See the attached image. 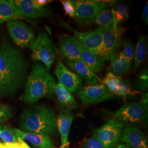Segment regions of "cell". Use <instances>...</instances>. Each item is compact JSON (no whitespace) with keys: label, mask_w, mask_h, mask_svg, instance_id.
Returning a JSON list of instances; mask_svg holds the SVG:
<instances>
[{"label":"cell","mask_w":148,"mask_h":148,"mask_svg":"<svg viewBox=\"0 0 148 148\" xmlns=\"http://www.w3.org/2000/svg\"><path fill=\"white\" fill-rule=\"evenodd\" d=\"M81 148H104V147L99 140L92 136L85 141Z\"/></svg>","instance_id":"33"},{"label":"cell","mask_w":148,"mask_h":148,"mask_svg":"<svg viewBox=\"0 0 148 148\" xmlns=\"http://www.w3.org/2000/svg\"><path fill=\"white\" fill-rule=\"evenodd\" d=\"M142 101V103L145 104H148V93H147L143 95L142 98V101Z\"/></svg>","instance_id":"38"},{"label":"cell","mask_w":148,"mask_h":148,"mask_svg":"<svg viewBox=\"0 0 148 148\" xmlns=\"http://www.w3.org/2000/svg\"><path fill=\"white\" fill-rule=\"evenodd\" d=\"M125 28L115 22L109 27H106L103 33L102 43L98 56L104 62L110 60L119 51L121 46V38Z\"/></svg>","instance_id":"7"},{"label":"cell","mask_w":148,"mask_h":148,"mask_svg":"<svg viewBox=\"0 0 148 148\" xmlns=\"http://www.w3.org/2000/svg\"><path fill=\"white\" fill-rule=\"evenodd\" d=\"M62 27L72 32L75 38L81 45L90 53L98 56L101 50L103 33L106 27H99L92 31L81 32L77 31L69 25L68 24L62 21Z\"/></svg>","instance_id":"8"},{"label":"cell","mask_w":148,"mask_h":148,"mask_svg":"<svg viewBox=\"0 0 148 148\" xmlns=\"http://www.w3.org/2000/svg\"><path fill=\"white\" fill-rule=\"evenodd\" d=\"M121 45L122 49L121 51L118 52L119 56L128 62L133 63L136 52V45L127 38L122 40Z\"/></svg>","instance_id":"26"},{"label":"cell","mask_w":148,"mask_h":148,"mask_svg":"<svg viewBox=\"0 0 148 148\" xmlns=\"http://www.w3.org/2000/svg\"><path fill=\"white\" fill-rule=\"evenodd\" d=\"M54 94L59 108L62 112H70L79 108V104L73 95L60 84H56Z\"/></svg>","instance_id":"16"},{"label":"cell","mask_w":148,"mask_h":148,"mask_svg":"<svg viewBox=\"0 0 148 148\" xmlns=\"http://www.w3.org/2000/svg\"><path fill=\"white\" fill-rule=\"evenodd\" d=\"M113 7L115 11V21L117 25H120V24L127 21L130 16V6L128 4L121 2Z\"/></svg>","instance_id":"27"},{"label":"cell","mask_w":148,"mask_h":148,"mask_svg":"<svg viewBox=\"0 0 148 148\" xmlns=\"http://www.w3.org/2000/svg\"><path fill=\"white\" fill-rule=\"evenodd\" d=\"M68 148H69V147H68Z\"/></svg>","instance_id":"42"},{"label":"cell","mask_w":148,"mask_h":148,"mask_svg":"<svg viewBox=\"0 0 148 148\" xmlns=\"http://www.w3.org/2000/svg\"><path fill=\"white\" fill-rule=\"evenodd\" d=\"M21 18L12 0H0V24Z\"/></svg>","instance_id":"22"},{"label":"cell","mask_w":148,"mask_h":148,"mask_svg":"<svg viewBox=\"0 0 148 148\" xmlns=\"http://www.w3.org/2000/svg\"><path fill=\"white\" fill-rule=\"evenodd\" d=\"M115 21V11L113 7L101 12L96 18L94 23L99 27H108Z\"/></svg>","instance_id":"25"},{"label":"cell","mask_w":148,"mask_h":148,"mask_svg":"<svg viewBox=\"0 0 148 148\" xmlns=\"http://www.w3.org/2000/svg\"><path fill=\"white\" fill-rule=\"evenodd\" d=\"M112 93L114 95H119L124 99H127L132 98L140 93L138 91L133 90L131 87V84L130 81L121 79L112 90Z\"/></svg>","instance_id":"24"},{"label":"cell","mask_w":148,"mask_h":148,"mask_svg":"<svg viewBox=\"0 0 148 148\" xmlns=\"http://www.w3.org/2000/svg\"><path fill=\"white\" fill-rule=\"evenodd\" d=\"M12 2L21 18L33 20L52 14V11L38 5L35 0H12Z\"/></svg>","instance_id":"12"},{"label":"cell","mask_w":148,"mask_h":148,"mask_svg":"<svg viewBox=\"0 0 148 148\" xmlns=\"http://www.w3.org/2000/svg\"><path fill=\"white\" fill-rule=\"evenodd\" d=\"M120 139L132 148H148V139L137 127L122 128Z\"/></svg>","instance_id":"14"},{"label":"cell","mask_w":148,"mask_h":148,"mask_svg":"<svg viewBox=\"0 0 148 148\" xmlns=\"http://www.w3.org/2000/svg\"><path fill=\"white\" fill-rule=\"evenodd\" d=\"M30 48L32 60L41 62L49 71L56 58L58 50L47 33L40 32Z\"/></svg>","instance_id":"6"},{"label":"cell","mask_w":148,"mask_h":148,"mask_svg":"<svg viewBox=\"0 0 148 148\" xmlns=\"http://www.w3.org/2000/svg\"><path fill=\"white\" fill-rule=\"evenodd\" d=\"M56 85L55 79L45 65L35 63L27 76L21 99L25 104H32L43 98H53Z\"/></svg>","instance_id":"2"},{"label":"cell","mask_w":148,"mask_h":148,"mask_svg":"<svg viewBox=\"0 0 148 148\" xmlns=\"http://www.w3.org/2000/svg\"><path fill=\"white\" fill-rule=\"evenodd\" d=\"M54 74L58 79L59 84L70 92L75 93L81 88L83 79L67 68L61 61L58 62Z\"/></svg>","instance_id":"13"},{"label":"cell","mask_w":148,"mask_h":148,"mask_svg":"<svg viewBox=\"0 0 148 148\" xmlns=\"http://www.w3.org/2000/svg\"><path fill=\"white\" fill-rule=\"evenodd\" d=\"M0 138L4 143L13 144L17 143L18 139L12 128L4 125H0Z\"/></svg>","instance_id":"28"},{"label":"cell","mask_w":148,"mask_h":148,"mask_svg":"<svg viewBox=\"0 0 148 148\" xmlns=\"http://www.w3.org/2000/svg\"><path fill=\"white\" fill-rule=\"evenodd\" d=\"M7 27L12 40L19 47H30L36 38L32 27L19 19L7 22Z\"/></svg>","instance_id":"9"},{"label":"cell","mask_w":148,"mask_h":148,"mask_svg":"<svg viewBox=\"0 0 148 148\" xmlns=\"http://www.w3.org/2000/svg\"><path fill=\"white\" fill-rule=\"evenodd\" d=\"M66 64L70 69L75 71L76 74L79 75L82 79H84L88 84L97 85L101 81V79L81 60L76 61L66 60Z\"/></svg>","instance_id":"19"},{"label":"cell","mask_w":148,"mask_h":148,"mask_svg":"<svg viewBox=\"0 0 148 148\" xmlns=\"http://www.w3.org/2000/svg\"><path fill=\"white\" fill-rule=\"evenodd\" d=\"M19 125L23 131L46 135L56 134L57 130L55 112L43 104H35L23 111Z\"/></svg>","instance_id":"3"},{"label":"cell","mask_w":148,"mask_h":148,"mask_svg":"<svg viewBox=\"0 0 148 148\" xmlns=\"http://www.w3.org/2000/svg\"><path fill=\"white\" fill-rule=\"evenodd\" d=\"M13 115V111L10 106L0 103V124L7 121Z\"/></svg>","instance_id":"30"},{"label":"cell","mask_w":148,"mask_h":148,"mask_svg":"<svg viewBox=\"0 0 148 148\" xmlns=\"http://www.w3.org/2000/svg\"><path fill=\"white\" fill-rule=\"evenodd\" d=\"M141 21L144 22L146 25L148 24V2L145 4L142 12Z\"/></svg>","instance_id":"34"},{"label":"cell","mask_w":148,"mask_h":148,"mask_svg":"<svg viewBox=\"0 0 148 148\" xmlns=\"http://www.w3.org/2000/svg\"><path fill=\"white\" fill-rule=\"evenodd\" d=\"M116 148H132L127 144H118Z\"/></svg>","instance_id":"39"},{"label":"cell","mask_w":148,"mask_h":148,"mask_svg":"<svg viewBox=\"0 0 148 148\" xmlns=\"http://www.w3.org/2000/svg\"><path fill=\"white\" fill-rule=\"evenodd\" d=\"M148 53L147 36L142 34L139 35L137 45L136 47V52L134 58L133 68L137 70L143 64Z\"/></svg>","instance_id":"23"},{"label":"cell","mask_w":148,"mask_h":148,"mask_svg":"<svg viewBox=\"0 0 148 148\" xmlns=\"http://www.w3.org/2000/svg\"><path fill=\"white\" fill-rule=\"evenodd\" d=\"M110 64L108 68L109 73L115 76H121L128 73L132 66V64L128 62L126 59L120 57L118 52L111 57Z\"/></svg>","instance_id":"21"},{"label":"cell","mask_w":148,"mask_h":148,"mask_svg":"<svg viewBox=\"0 0 148 148\" xmlns=\"http://www.w3.org/2000/svg\"><path fill=\"white\" fill-rule=\"evenodd\" d=\"M2 144H3V143L2 142H1V141H0V148H2Z\"/></svg>","instance_id":"40"},{"label":"cell","mask_w":148,"mask_h":148,"mask_svg":"<svg viewBox=\"0 0 148 148\" xmlns=\"http://www.w3.org/2000/svg\"><path fill=\"white\" fill-rule=\"evenodd\" d=\"M148 117V104L139 101L122 106L112 113L111 120L119 123L122 128H125L145 123Z\"/></svg>","instance_id":"4"},{"label":"cell","mask_w":148,"mask_h":148,"mask_svg":"<svg viewBox=\"0 0 148 148\" xmlns=\"http://www.w3.org/2000/svg\"><path fill=\"white\" fill-rule=\"evenodd\" d=\"M148 69L143 70L139 74L134 83V86L137 91L144 92L148 90Z\"/></svg>","instance_id":"29"},{"label":"cell","mask_w":148,"mask_h":148,"mask_svg":"<svg viewBox=\"0 0 148 148\" xmlns=\"http://www.w3.org/2000/svg\"><path fill=\"white\" fill-rule=\"evenodd\" d=\"M75 42L80 52L81 60L95 73H99L104 66V61L100 57L90 53L84 47L81 43L75 38Z\"/></svg>","instance_id":"20"},{"label":"cell","mask_w":148,"mask_h":148,"mask_svg":"<svg viewBox=\"0 0 148 148\" xmlns=\"http://www.w3.org/2000/svg\"><path fill=\"white\" fill-rule=\"evenodd\" d=\"M16 137L30 143L35 148H53L54 143L48 135L27 132L18 128H12Z\"/></svg>","instance_id":"15"},{"label":"cell","mask_w":148,"mask_h":148,"mask_svg":"<svg viewBox=\"0 0 148 148\" xmlns=\"http://www.w3.org/2000/svg\"><path fill=\"white\" fill-rule=\"evenodd\" d=\"M19 148H32L24 140L18 138V142L16 143Z\"/></svg>","instance_id":"35"},{"label":"cell","mask_w":148,"mask_h":148,"mask_svg":"<svg viewBox=\"0 0 148 148\" xmlns=\"http://www.w3.org/2000/svg\"><path fill=\"white\" fill-rule=\"evenodd\" d=\"M75 10V19L80 25L93 23L101 12L113 5L115 1L98 0L71 1Z\"/></svg>","instance_id":"5"},{"label":"cell","mask_w":148,"mask_h":148,"mask_svg":"<svg viewBox=\"0 0 148 148\" xmlns=\"http://www.w3.org/2000/svg\"><path fill=\"white\" fill-rule=\"evenodd\" d=\"M63 6V9L65 14L71 18H75V10L74 5L70 0H64L60 1Z\"/></svg>","instance_id":"31"},{"label":"cell","mask_w":148,"mask_h":148,"mask_svg":"<svg viewBox=\"0 0 148 148\" xmlns=\"http://www.w3.org/2000/svg\"><path fill=\"white\" fill-rule=\"evenodd\" d=\"M1 148H19L16 143H3Z\"/></svg>","instance_id":"37"},{"label":"cell","mask_w":148,"mask_h":148,"mask_svg":"<svg viewBox=\"0 0 148 148\" xmlns=\"http://www.w3.org/2000/svg\"><path fill=\"white\" fill-rule=\"evenodd\" d=\"M35 1L38 5L42 7H45L46 5H47L48 3L53 1L51 0H35Z\"/></svg>","instance_id":"36"},{"label":"cell","mask_w":148,"mask_h":148,"mask_svg":"<svg viewBox=\"0 0 148 148\" xmlns=\"http://www.w3.org/2000/svg\"><path fill=\"white\" fill-rule=\"evenodd\" d=\"M78 95L82 104L85 106L110 101L115 98V95L111 93L103 84L84 87L78 91Z\"/></svg>","instance_id":"11"},{"label":"cell","mask_w":148,"mask_h":148,"mask_svg":"<svg viewBox=\"0 0 148 148\" xmlns=\"http://www.w3.org/2000/svg\"><path fill=\"white\" fill-rule=\"evenodd\" d=\"M122 128L119 123L111 120L93 131L92 137L99 140L104 148H116L120 140Z\"/></svg>","instance_id":"10"},{"label":"cell","mask_w":148,"mask_h":148,"mask_svg":"<svg viewBox=\"0 0 148 148\" xmlns=\"http://www.w3.org/2000/svg\"><path fill=\"white\" fill-rule=\"evenodd\" d=\"M60 52L62 57L67 60H81L80 52L75 42V38L66 35L60 37Z\"/></svg>","instance_id":"17"},{"label":"cell","mask_w":148,"mask_h":148,"mask_svg":"<svg viewBox=\"0 0 148 148\" xmlns=\"http://www.w3.org/2000/svg\"><path fill=\"white\" fill-rule=\"evenodd\" d=\"M75 118V115L71 111L62 112L57 117V126L61 138V148L69 147V132Z\"/></svg>","instance_id":"18"},{"label":"cell","mask_w":148,"mask_h":148,"mask_svg":"<svg viewBox=\"0 0 148 148\" xmlns=\"http://www.w3.org/2000/svg\"><path fill=\"white\" fill-rule=\"evenodd\" d=\"M28 63L21 52L7 41L0 45V73L12 95L27 81Z\"/></svg>","instance_id":"1"},{"label":"cell","mask_w":148,"mask_h":148,"mask_svg":"<svg viewBox=\"0 0 148 148\" xmlns=\"http://www.w3.org/2000/svg\"></svg>","instance_id":"41"},{"label":"cell","mask_w":148,"mask_h":148,"mask_svg":"<svg viewBox=\"0 0 148 148\" xmlns=\"http://www.w3.org/2000/svg\"><path fill=\"white\" fill-rule=\"evenodd\" d=\"M12 95L5 79L0 73V98Z\"/></svg>","instance_id":"32"}]
</instances>
